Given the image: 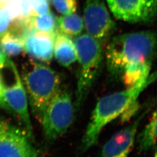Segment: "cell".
I'll use <instances>...</instances> for the list:
<instances>
[{
	"instance_id": "obj_3",
	"label": "cell",
	"mask_w": 157,
	"mask_h": 157,
	"mask_svg": "<svg viewBox=\"0 0 157 157\" xmlns=\"http://www.w3.org/2000/svg\"><path fill=\"white\" fill-rule=\"evenodd\" d=\"M21 77L29 104L40 122L47 105L61 90V77L51 67L33 59L23 63Z\"/></svg>"
},
{
	"instance_id": "obj_1",
	"label": "cell",
	"mask_w": 157,
	"mask_h": 157,
	"mask_svg": "<svg viewBox=\"0 0 157 157\" xmlns=\"http://www.w3.org/2000/svg\"><path fill=\"white\" fill-rule=\"evenodd\" d=\"M157 45V36L151 30L119 34L107 45V68L112 75L121 76L124 68L137 62H152Z\"/></svg>"
},
{
	"instance_id": "obj_10",
	"label": "cell",
	"mask_w": 157,
	"mask_h": 157,
	"mask_svg": "<svg viewBox=\"0 0 157 157\" xmlns=\"http://www.w3.org/2000/svg\"><path fill=\"white\" fill-rule=\"evenodd\" d=\"M146 112L133 123L119 130L107 141L101 151V157H128L134 144L137 131Z\"/></svg>"
},
{
	"instance_id": "obj_20",
	"label": "cell",
	"mask_w": 157,
	"mask_h": 157,
	"mask_svg": "<svg viewBox=\"0 0 157 157\" xmlns=\"http://www.w3.org/2000/svg\"><path fill=\"white\" fill-rule=\"evenodd\" d=\"M50 12L48 0H33L30 17L44 15Z\"/></svg>"
},
{
	"instance_id": "obj_4",
	"label": "cell",
	"mask_w": 157,
	"mask_h": 157,
	"mask_svg": "<svg viewBox=\"0 0 157 157\" xmlns=\"http://www.w3.org/2000/svg\"><path fill=\"white\" fill-rule=\"evenodd\" d=\"M74 43L80 65L75 101V107L78 110L100 73L104 53L102 44L88 34L78 35Z\"/></svg>"
},
{
	"instance_id": "obj_21",
	"label": "cell",
	"mask_w": 157,
	"mask_h": 157,
	"mask_svg": "<svg viewBox=\"0 0 157 157\" xmlns=\"http://www.w3.org/2000/svg\"><path fill=\"white\" fill-rule=\"evenodd\" d=\"M0 108H3L6 110H8V111L11 112V110L10 108L8 106L6 102V101L5 96L4 94V89H3V86L2 84V82L0 78Z\"/></svg>"
},
{
	"instance_id": "obj_12",
	"label": "cell",
	"mask_w": 157,
	"mask_h": 157,
	"mask_svg": "<svg viewBox=\"0 0 157 157\" xmlns=\"http://www.w3.org/2000/svg\"><path fill=\"white\" fill-rule=\"evenodd\" d=\"M53 55L59 65L63 67H70L77 60V51L75 43L69 36L56 32Z\"/></svg>"
},
{
	"instance_id": "obj_5",
	"label": "cell",
	"mask_w": 157,
	"mask_h": 157,
	"mask_svg": "<svg viewBox=\"0 0 157 157\" xmlns=\"http://www.w3.org/2000/svg\"><path fill=\"white\" fill-rule=\"evenodd\" d=\"M0 78L4 89L6 101L11 112L17 115L24 130L33 137V126L29 110L27 93L16 66L7 59L0 69Z\"/></svg>"
},
{
	"instance_id": "obj_17",
	"label": "cell",
	"mask_w": 157,
	"mask_h": 157,
	"mask_svg": "<svg viewBox=\"0 0 157 157\" xmlns=\"http://www.w3.org/2000/svg\"><path fill=\"white\" fill-rule=\"evenodd\" d=\"M29 25L34 30L48 33H56L57 30V18L51 12L44 15L30 17Z\"/></svg>"
},
{
	"instance_id": "obj_22",
	"label": "cell",
	"mask_w": 157,
	"mask_h": 157,
	"mask_svg": "<svg viewBox=\"0 0 157 157\" xmlns=\"http://www.w3.org/2000/svg\"><path fill=\"white\" fill-rule=\"evenodd\" d=\"M6 59V56L2 52V51L0 50V69L3 67Z\"/></svg>"
},
{
	"instance_id": "obj_23",
	"label": "cell",
	"mask_w": 157,
	"mask_h": 157,
	"mask_svg": "<svg viewBox=\"0 0 157 157\" xmlns=\"http://www.w3.org/2000/svg\"><path fill=\"white\" fill-rule=\"evenodd\" d=\"M154 157H157V154H156V152H155V155H154Z\"/></svg>"
},
{
	"instance_id": "obj_11",
	"label": "cell",
	"mask_w": 157,
	"mask_h": 157,
	"mask_svg": "<svg viewBox=\"0 0 157 157\" xmlns=\"http://www.w3.org/2000/svg\"><path fill=\"white\" fill-rule=\"evenodd\" d=\"M56 34L31 30L23 38L24 51L33 60L50 62L53 56Z\"/></svg>"
},
{
	"instance_id": "obj_19",
	"label": "cell",
	"mask_w": 157,
	"mask_h": 157,
	"mask_svg": "<svg viewBox=\"0 0 157 157\" xmlns=\"http://www.w3.org/2000/svg\"><path fill=\"white\" fill-rule=\"evenodd\" d=\"M11 22V17L6 2L0 0V36L9 30Z\"/></svg>"
},
{
	"instance_id": "obj_16",
	"label": "cell",
	"mask_w": 157,
	"mask_h": 157,
	"mask_svg": "<svg viewBox=\"0 0 157 157\" xmlns=\"http://www.w3.org/2000/svg\"><path fill=\"white\" fill-rule=\"evenodd\" d=\"M157 120V112L154 111L148 124L138 136V144L140 151H146L155 147Z\"/></svg>"
},
{
	"instance_id": "obj_9",
	"label": "cell",
	"mask_w": 157,
	"mask_h": 157,
	"mask_svg": "<svg viewBox=\"0 0 157 157\" xmlns=\"http://www.w3.org/2000/svg\"><path fill=\"white\" fill-rule=\"evenodd\" d=\"M112 15L124 22H152L157 14V0H106Z\"/></svg>"
},
{
	"instance_id": "obj_13",
	"label": "cell",
	"mask_w": 157,
	"mask_h": 157,
	"mask_svg": "<svg viewBox=\"0 0 157 157\" xmlns=\"http://www.w3.org/2000/svg\"><path fill=\"white\" fill-rule=\"evenodd\" d=\"M152 62H140L129 65L121 76L124 84L130 88L146 80L150 76Z\"/></svg>"
},
{
	"instance_id": "obj_8",
	"label": "cell",
	"mask_w": 157,
	"mask_h": 157,
	"mask_svg": "<svg viewBox=\"0 0 157 157\" xmlns=\"http://www.w3.org/2000/svg\"><path fill=\"white\" fill-rule=\"evenodd\" d=\"M83 23L87 34L100 41L107 42L114 33L116 23L104 0H84Z\"/></svg>"
},
{
	"instance_id": "obj_6",
	"label": "cell",
	"mask_w": 157,
	"mask_h": 157,
	"mask_svg": "<svg viewBox=\"0 0 157 157\" xmlns=\"http://www.w3.org/2000/svg\"><path fill=\"white\" fill-rule=\"evenodd\" d=\"M74 111L71 95L61 89L47 105L40 121L47 140H56L67 132L73 122Z\"/></svg>"
},
{
	"instance_id": "obj_15",
	"label": "cell",
	"mask_w": 157,
	"mask_h": 157,
	"mask_svg": "<svg viewBox=\"0 0 157 157\" xmlns=\"http://www.w3.org/2000/svg\"><path fill=\"white\" fill-rule=\"evenodd\" d=\"M0 50L6 56H17L24 51L23 40L11 31L8 30L0 36Z\"/></svg>"
},
{
	"instance_id": "obj_14",
	"label": "cell",
	"mask_w": 157,
	"mask_h": 157,
	"mask_svg": "<svg viewBox=\"0 0 157 157\" xmlns=\"http://www.w3.org/2000/svg\"><path fill=\"white\" fill-rule=\"evenodd\" d=\"M83 28V18L75 12L57 19V30L69 37L80 35Z\"/></svg>"
},
{
	"instance_id": "obj_18",
	"label": "cell",
	"mask_w": 157,
	"mask_h": 157,
	"mask_svg": "<svg viewBox=\"0 0 157 157\" xmlns=\"http://www.w3.org/2000/svg\"><path fill=\"white\" fill-rule=\"evenodd\" d=\"M57 11L63 15L75 12L77 9V0H51Z\"/></svg>"
},
{
	"instance_id": "obj_2",
	"label": "cell",
	"mask_w": 157,
	"mask_h": 157,
	"mask_svg": "<svg viewBox=\"0 0 157 157\" xmlns=\"http://www.w3.org/2000/svg\"><path fill=\"white\" fill-rule=\"evenodd\" d=\"M156 73L150 75L146 80L127 89L101 98L97 102L82 141L80 149L86 151L95 144L101 131L109 122L121 115L132 104L137 102L141 93L155 81Z\"/></svg>"
},
{
	"instance_id": "obj_7",
	"label": "cell",
	"mask_w": 157,
	"mask_h": 157,
	"mask_svg": "<svg viewBox=\"0 0 157 157\" xmlns=\"http://www.w3.org/2000/svg\"><path fill=\"white\" fill-rule=\"evenodd\" d=\"M24 129L0 117V157H39Z\"/></svg>"
}]
</instances>
